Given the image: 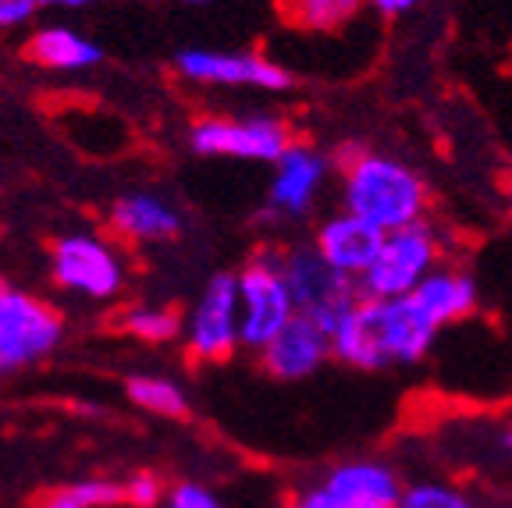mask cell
Listing matches in <instances>:
<instances>
[{
    "mask_svg": "<svg viewBox=\"0 0 512 508\" xmlns=\"http://www.w3.org/2000/svg\"><path fill=\"white\" fill-rule=\"evenodd\" d=\"M416 302L434 317V324L445 327L459 324V320L473 317L480 306V285L470 270L459 263H441L424 285L416 288Z\"/></svg>",
    "mask_w": 512,
    "mask_h": 508,
    "instance_id": "2e32d148",
    "label": "cell"
},
{
    "mask_svg": "<svg viewBox=\"0 0 512 508\" xmlns=\"http://www.w3.org/2000/svg\"><path fill=\"white\" fill-rule=\"evenodd\" d=\"M296 132L278 114H203L189 125V150L207 160L278 164Z\"/></svg>",
    "mask_w": 512,
    "mask_h": 508,
    "instance_id": "277c9868",
    "label": "cell"
},
{
    "mask_svg": "<svg viewBox=\"0 0 512 508\" xmlns=\"http://www.w3.org/2000/svg\"><path fill=\"white\" fill-rule=\"evenodd\" d=\"M281 274L288 281V292L296 299V310L320 324L328 334L338 331L349 310L360 299L356 281L342 278L331 267L313 242H299V246L281 249Z\"/></svg>",
    "mask_w": 512,
    "mask_h": 508,
    "instance_id": "8992f818",
    "label": "cell"
},
{
    "mask_svg": "<svg viewBox=\"0 0 512 508\" xmlns=\"http://www.w3.org/2000/svg\"><path fill=\"white\" fill-rule=\"evenodd\" d=\"M310 242L320 249V256H324L342 278L360 281L370 270V263L377 260V253H381L384 231L338 207L335 214L320 217Z\"/></svg>",
    "mask_w": 512,
    "mask_h": 508,
    "instance_id": "4fadbf2b",
    "label": "cell"
},
{
    "mask_svg": "<svg viewBox=\"0 0 512 508\" xmlns=\"http://www.w3.org/2000/svg\"><path fill=\"white\" fill-rule=\"evenodd\" d=\"M338 207L363 217L367 224L392 235L416 221H427L431 185L406 157L374 150L367 143H345L335 153Z\"/></svg>",
    "mask_w": 512,
    "mask_h": 508,
    "instance_id": "7a4b0ae2",
    "label": "cell"
},
{
    "mask_svg": "<svg viewBox=\"0 0 512 508\" xmlns=\"http://www.w3.org/2000/svg\"><path fill=\"white\" fill-rule=\"evenodd\" d=\"M427 4H438V0H367V8L381 18H402L413 15V11L427 8Z\"/></svg>",
    "mask_w": 512,
    "mask_h": 508,
    "instance_id": "484cf974",
    "label": "cell"
},
{
    "mask_svg": "<svg viewBox=\"0 0 512 508\" xmlns=\"http://www.w3.org/2000/svg\"><path fill=\"white\" fill-rule=\"evenodd\" d=\"M64 342V317L47 299L0 278V377L22 374L54 356Z\"/></svg>",
    "mask_w": 512,
    "mask_h": 508,
    "instance_id": "5b68a950",
    "label": "cell"
},
{
    "mask_svg": "<svg viewBox=\"0 0 512 508\" xmlns=\"http://www.w3.org/2000/svg\"><path fill=\"white\" fill-rule=\"evenodd\" d=\"M185 356L200 366L228 363L242 349L239 278L232 270H217L203 285L200 299L185 317Z\"/></svg>",
    "mask_w": 512,
    "mask_h": 508,
    "instance_id": "ba28073f",
    "label": "cell"
},
{
    "mask_svg": "<svg viewBox=\"0 0 512 508\" xmlns=\"http://www.w3.org/2000/svg\"><path fill=\"white\" fill-rule=\"evenodd\" d=\"M125 395L132 405H139L143 413L160 416V420H185L192 413L189 395L178 381L157 374H136L125 381Z\"/></svg>",
    "mask_w": 512,
    "mask_h": 508,
    "instance_id": "d6986e66",
    "label": "cell"
},
{
    "mask_svg": "<svg viewBox=\"0 0 512 508\" xmlns=\"http://www.w3.org/2000/svg\"><path fill=\"white\" fill-rule=\"evenodd\" d=\"M40 11L36 0H0V29H18Z\"/></svg>",
    "mask_w": 512,
    "mask_h": 508,
    "instance_id": "d4e9b609",
    "label": "cell"
},
{
    "mask_svg": "<svg viewBox=\"0 0 512 508\" xmlns=\"http://www.w3.org/2000/svg\"><path fill=\"white\" fill-rule=\"evenodd\" d=\"M356 508H395V505H356Z\"/></svg>",
    "mask_w": 512,
    "mask_h": 508,
    "instance_id": "4dcf8cb0",
    "label": "cell"
},
{
    "mask_svg": "<svg viewBox=\"0 0 512 508\" xmlns=\"http://www.w3.org/2000/svg\"><path fill=\"white\" fill-rule=\"evenodd\" d=\"M50 278L64 292L107 302L125 288V260L114 242L89 231H75V235H61L50 249Z\"/></svg>",
    "mask_w": 512,
    "mask_h": 508,
    "instance_id": "30bf717a",
    "label": "cell"
},
{
    "mask_svg": "<svg viewBox=\"0 0 512 508\" xmlns=\"http://www.w3.org/2000/svg\"><path fill=\"white\" fill-rule=\"evenodd\" d=\"M182 4H207V0H182Z\"/></svg>",
    "mask_w": 512,
    "mask_h": 508,
    "instance_id": "1f68e13d",
    "label": "cell"
},
{
    "mask_svg": "<svg viewBox=\"0 0 512 508\" xmlns=\"http://www.w3.org/2000/svg\"><path fill=\"white\" fill-rule=\"evenodd\" d=\"M111 231L128 246H157L182 235L185 217L168 196L157 192H125L107 210Z\"/></svg>",
    "mask_w": 512,
    "mask_h": 508,
    "instance_id": "9a60e30c",
    "label": "cell"
},
{
    "mask_svg": "<svg viewBox=\"0 0 512 508\" xmlns=\"http://www.w3.org/2000/svg\"><path fill=\"white\" fill-rule=\"evenodd\" d=\"M367 0H281L278 11L292 29L338 32L360 18Z\"/></svg>",
    "mask_w": 512,
    "mask_h": 508,
    "instance_id": "ac0fdd59",
    "label": "cell"
},
{
    "mask_svg": "<svg viewBox=\"0 0 512 508\" xmlns=\"http://www.w3.org/2000/svg\"><path fill=\"white\" fill-rule=\"evenodd\" d=\"M36 508H82V505L68 494V487H57V491H50L47 498H40Z\"/></svg>",
    "mask_w": 512,
    "mask_h": 508,
    "instance_id": "83f0119b",
    "label": "cell"
},
{
    "mask_svg": "<svg viewBox=\"0 0 512 508\" xmlns=\"http://www.w3.org/2000/svg\"><path fill=\"white\" fill-rule=\"evenodd\" d=\"M164 508H228L214 487L200 484V480H178L168 487V501Z\"/></svg>",
    "mask_w": 512,
    "mask_h": 508,
    "instance_id": "cb8c5ba5",
    "label": "cell"
},
{
    "mask_svg": "<svg viewBox=\"0 0 512 508\" xmlns=\"http://www.w3.org/2000/svg\"><path fill=\"white\" fill-rule=\"evenodd\" d=\"M495 448L505 455V459L512 462V423H509V427H502V430H498V437H495Z\"/></svg>",
    "mask_w": 512,
    "mask_h": 508,
    "instance_id": "f546056e",
    "label": "cell"
},
{
    "mask_svg": "<svg viewBox=\"0 0 512 508\" xmlns=\"http://www.w3.org/2000/svg\"><path fill=\"white\" fill-rule=\"evenodd\" d=\"M40 8H64V11H79V8H89L96 0H36Z\"/></svg>",
    "mask_w": 512,
    "mask_h": 508,
    "instance_id": "f1b7e54d",
    "label": "cell"
},
{
    "mask_svg": "<svg viewBox=\"0 0 512 508\" xmlns=\"http://www.w3.org/2000/svg\"><path fill=\"white\" fill-rule=\"evenodd\" d=\"M320 487L331 494L342 508L356 505H399L402 498V473L388 459L377 455H356V459H342L324 473Z\"/></svg>",
    "mask_w": 512,
    "mask_h": 508,
    "instance_id": "5bb4252c",
    "label": "cell"
},
{
    "mask_svg": "<svg viewBox=\"0 0 512 508\" xmlns=\"http://www.w3.org/2000/svg\"><path fill=\"white\" fill-rule=\"evenodd\" d=\"M68 494L79 501L82 508H118L125 505V484L107 477H89L68 484Z\"/></svg>",
    "mask_w": 512,
    "mask_h": 508,
    "instance_id": "7402d4cb",
    "label": "cell"
},
{
    "mask_svg": "<svg viewBox=\"0 0 512 508\" xmlns=\"http://www.w3.org/2000/svg\"><path fill=\"white\" fill-rule=\"evenodd\" d=\"M235 278H239L242 349L260 352L299 313L285 274H281V249L253 253L246 267L235 270Z\"/></svg>",
    "mask_w": 512,
    "mask_h": 508,
    "instance_id": "52a82bcc",
    "label": "cell"
},
{
    "mask_svg": "<svg viewBox=\"0 0 512 508\" xmlns=\"http://www.w3.org/2000/svg\"><path fill=\"white\" fill-rule=\"evenodd\" d=\"M256 359H260V370L267 377L296 384L320 374L335 359V352H331V334L320 324H313L310 317L296 313L264 349L256 352Z\"/></svg>",
    "mask_w": 512,
    "mask_h": 508,
    "instance_id": "7c38bea8",
    "label": "cell"
},
{
    "mask_svg": "<svg viewBox=\"0 0 512 508\" xmlns=\"http://www.w3.org/2000/svg\"><path fill=\"white\" fill-rule=\"evenodd\" d=\"M121 484H125L128 508H160L168 501V484H164L153 469H139V473H132L128 480H121Z\"/></svg>",
    "mask_w": 512,
    "mask_h": 508,
    "instance_id": "603a6c76",
    "label": "cell"
},
{
    "mask_svg": "<svg viewBox=\"0 0 512 508\" xmlns=\"http://www.w3.org/2000/svg\"><path fill=\"white\" fill-rule=\"evenodd\" d=\"M438 334L441 327L416 302V295H402V299L360 295L349 317L331 334V352L349 370L384 374V370L420 366L431 356Z\"/></svg>",
    "mask_w": 512,
    "mask_h": 508,
    "instance_id": "6da1fadb",
    "label": "cell"
},
{
    "mask_svg": "<svg viewBox=\"0 0 512 508\" xmlns=\"http://www.w3.org/2000/svg\"><path fill=\"white\" fill-rule=\"evenodd\" d=\"M448 235L434 221H416L384 235L381 253L370 263V270L356 281L360 295L367 299H402L431 278L445 263Z\"/></svg>",
    "mask_w": 512,
    "mask_h": 508,
    "instance_id": "3957f363",
    "label": "cell"
},
{
    "mask_svg": "<svg viewBox=\"0 0 512 508\" xmlns=\"http://www.w3.org/2000/svg\"><path fill=\"white\" fill-rule=\"evenodd\" d=\"M25 57L32 64H40V68H47V72H89V68L104 61V47L75 29L47 25V29H36L29 36Z\"/></svg>",
    "mask_w": 512,
    "mask_h": 508,
    "instance_id": "e0dca14e",
    "label": "cell"
},
{
    "mask_svg": "<svg viewBox=\"0 0 512 508\" xmlns=\"http://www.w3.org/2000/svg\"><path fill=\"white\" fill-rule=\"evenodd\" d=\"M288 508H342V505H338V501L317 484V487H303V491L292 494Z\"/></svg>",
    "mask_w": 512,
    "mask_h": 508,
    "instance_id": "4316f807",
    "label": "cell"
},
{
    "mask_svg": "<svg viewBox=\"0 0 512 508\" xmlns=\"http://www.w3.org/2000/svg\"><path fill=\"white\" fill-rule=\"evenodd\" d=\"M331 171H335V157L310 143H292L288 153L271 167V182H267L264 196V217L274 224H292L303 221L317 210L320 196L328 189Z\"/></svg>",
    "mask_w": 512,
    "mask_h": 508,
    "instance_id": "8fae6325",
    "label": "cell"
},
{
    "mask_svg": "<svg viewBox=\"0 0 512 508\" xmlns=\"http://www.w3.org/2000/svg\"><path fill=\"white\" fill-rule=\"evenodd\" d=\"M121 331L146 345H168V342H178L185 334V317L175 306L139 302V306H128V310L121 313Z\"/></svg>",
    "mask_w": 512,
    "mask_h": 508,
    "instance_id": "ffe728a7",
    "label": "cell"
},
{
    "mask_svg": "<svg viewBox=\"0 0 512 508\" xmlns=\"http://www.w3.org/2000/svg\"><path fill=\"white\" fill-rule=\"evenodd\" d=\"M395 508H484V505H480V498L470 487L456 484V480L420 477L402 487V498Z\"/></svg>",
    "mask_w": 512,
    "mask_h": 508,
    "instance_id": "44dd1931",
    "label": "cell"
},
{
    "mask_svg": "<svg viewBox=\"0 0 512 508\" xmlns=\"http://www.w3.org/2000/svg\"><path fill=\"white\" fill-rule=\"evenodd\" d=\"M175 72L192 86L217 89H253V93H288L296 75L285 64L271 61L260 50H217L182 47L175 54Z\"/></svg>",
    "mask_w": 512,
    "mask_h": 508,
    "instance_id": "9c48e42d",
    "label": "cell"
}]
</instances>
